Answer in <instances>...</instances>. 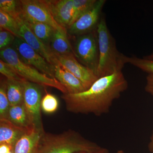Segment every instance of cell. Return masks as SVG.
<instances>
[{
    "mask_svg": "<svg viewBox=\"0 0 153 153\" xmlns=\"http://www.w3.org/2000/svg\"><path fill=\"white\" fill-rule=\"evenodd\" d=\"M128 87L122 71L99 78L87 90L77 94H63L66 109L75 114L100 116L109 111L113 102Z\"/></svg>",
    "mask_w": 153,
    "mask_h": 153,
    "instance_id": "obj_1",
    "label": "cell"
},
{
    "mask_svg": "<svg viewBox=\"0 0 153 153\" xmlns=\"http://www.w3.org/2000/svg\"><path fill=\"white\" fill-rule=\"evenodd\" d=\"M100 147L73 130L58 134L44 131L41 134L36 153H91Z\"/></svg>",
    "mask_w": 153,
    "mask_h": 153,
    "instance_id": "obj_2",
    "label": "cell"
},
{
    "mask_svg": "<svg viewBox=\"0 0 153 153\" xmlns=\"http://www.w3.org/2000/svg\"><path fill=\"white\" fill-rule=\"evenodd\" d=\"M99 57L96 74L99 78L122 71L125 55L119 52L114 38L107 26L104 17L100 20L96 28Z\"/></svg>",
    "mask_w": 153,
    "mask_h": 153,
    "instance_id": "obj_3",
    "label": "cell"
},
{
    "mask_svg": "<svg viewBox=\"0 0 153 153\" xmlns=\"http://www.w3.org/2000/svg\"><path fill=\"white\" fill-rule=\"evenodd\" d=\"M0 56L1 60L10 65L19 76L25 80L43 87L54 88L63 94L68 93L65 87L56 78L49 77L22 61L13 47L1 50Z\"/></svg>",
    "mask_w": 153,
    "mask_h": 153,
    "instance_id": "obj_4",
    "label": "cell"
},
{
    "mask_svg": "<svg viewBox=\"0 0 153 153\" xmlns=\"http://www.w3.org/2000/svg\"><path fill=\"white\" fill-rule=\"evenodd\" d=\"M19 11L21 17L26 22L45 23L67 36V30L55 21L46 0L19 1Z\"/></svg>",
    "mask_w": 153,
    "mask_h": 153,
    "instance_id": "obj_5",
    "label": "cell"
},
{
    "mask_svg": "<svg viewBox=\"0 0 153 153\" xmlns=\"http://www.w3.org/2000/svg\"><path fill=\"white\" fill-rule=\"evenodd\" d=\"M73 50L78 61L96 74L99 57L97 32L78 36Z\"/></svg>",
    "mask_w": 153,
    "mask_h": 153,
    "instance_id": "obj_6",
    "label": "cell"
},
{
    "mask_svg": "<svg viewBox=\"0 0 153 153\" xmlns=\"http://www.w3.org/2000/svg\"><path fill=\"white\" fill-rule=\"evenodd\" d=\"M12 46L24 63L33 66L49 77L55 78V66L49 63L23 39L16 37Z\"/></svg>",
    "mask_w": 153,
    "mask_h": 153,
    "instance_id": "obj_7",
    "label": "cell"
},
{
    "mask_svg": "<svg viewBox=\"0 0 153 153\" xmlns=\"http://www.w3.org/2000/svg\"><path fill=\"white\" fill-rule=\"evenodd\" d=\"M24 104L34 127L41 132H44L41 115L42 92L40 85L25 80L24 82Z\"/></svg>",
    "mask_w": 153,
    "mask_h": 153,
    "instance_id": "obj_8",
    "label": "cell"
},
{
    "mask_svg": "<svg viewBox=\"0 0 153 153\" xmlns=\"http://www.w3.org/2000/svg\"><path fill=\"white\" fill-rule=\"evenodd\" d=\"M105 1V0H97L88 10L68 27L67 33L78 36L90 33L94 28H97Z\"/></svg>",
    "mask_w": 153,
    "mask_h": 153,
    "instance_id": "obj_9",
    "label": "cell"
},
{
    "mask_svg": "<svg viewBox=\"0 0 153 153\" xmlns=\"http://www.w3.org/2000/svg\"><path fill=\"white\" fill-rule=\"evenodd\" d=\"M19 26V38L26 43L54 66L59 64L57 57L52 52L50 47L43 43L37 38L20 15L16 17Z\"/></svg>",
    "mask_w": 153,
    "mask_h": 153,
    "instance_id": "obj_10",
    "label": "cell"
},
{
    "mask_svg": "<svg viewBox=\"0 0 153 153\" xmlns=\"http://www.w3.org/2000/svg\"><path fill=\"white\" fill-rule=\"evenodd\" d=\"M56 57L59 64L78 78L86 90L98 79L94 71L80 63L74 55H56Z\"/></svg>",
    "mask_w": 153,
    "mask_h": 153,
    "instance_id": "obj_11",
    "label": "cell"
},
{
    "mask_svg": "<svg viewBox=\"0 0 153 153\" xmlns=\"http://www.w3.org/2000/svg\"><path fill=\"white\" fill-rule=\"evenodd\" d=\"M46 2L55 21L67 30L74 15V0H46Z\"/></svg>",
    "mask_w": 153,
    "mask_h": 153,
    "instance_id": "obj_12",
    "label": "cell"
},
{
    "mask_svg": "<svg viewBox=\"0 0 153 153\" xmlns=\"http://www.w3.org/2000/svg\"><path fill=\"white\" fill-rule=\"evenodd\" d=\"M28 131L8 120H0V144H6L14 148L18 141Z\"/></svg>",
    "mask_w": 153,
    "mask_h": 153,
    "instance_id": "obj_13",
    "label": "cell"
},
{
    "mask_svg": "<svg viewBox=\"0 0 153 153\" xmlns=\"http://www.w3.org/2000/svg\"><path fill=\"white\" fill-rule=\"evenodd\" d=\"M55 68V78L65 87L68 93H79L86 90L82 82L66 68L60 64Z\"/></svg>",
    "mask_w": 153,
    "mask_h": 153,
    "instance_id": "obj_14",
    "label": "cell"
},
{
    "mask_svg": "<svg viewBox=\"0 0 153 153\" xmlns=\"http://www.w3.org/2000/svg\"><path fill=\"white\" fill-rule=\"evenodd\" d=\"M7 120L27 131L36 129L30 120L24 103L10 106Z\"/></svg>",
    "mask_w": 153,
    "mask_h": 153,
    "instance_id": "obj_15",
    "label": "cell"
},
{
    "mask_svg": "<svg viewBox=\"0 0 153 153\" xmlns=\"http://www.w3.org/2000/svg\"><path fill=\"white\" fill-rule=\"evenodd\" d=\"M42 133L36 129L26 133L15 145L14 153H36L38 141Z\"/></svg>",
    "mask_w": 153,
    "mask_h": 153,
    "instance_id": "obj_16",
    "label": "cell"
},
{
    "mask_svg": "<svg viewBox=\"0 0 153 153\" xmlns=\"http://www.w3.org/2000/svg\"><path fill=\"white\" fill-rule=\"evenodd\" d=\"M49 47L55 56L74 55V49L67 36L56 30L53 33Z\"/></svg>",
    "mask_w": 153,
    "mask_h": 153,
    "instance_id": "obj_17",
    "label": "cell"
},
{
    "mask_svg": "<svg viewBox=\"0 0 153 153\" xmlns=\"http://www.w3.org/2000/svg\"><path fill=\"white\" fill-rule=\"evenodd\" d=\"M24 81H12L7 79V95L11 106L24 103Z\"/></svg>",
    "mask_w": 153,
    "mask_h": 153,
    "instance_id": "obj_18",
    "label": "cell"
},
{
    "mask_svg": "<svg viewBox=\"0 0 153 153\" xmlns=\"http://www.w3.org/2000/svg\"><path fill=\"white\" fill-rule=\"evenodd\" d=\"M33 33L44 44L49 46L55 29L52 26L41 22H26Z\"/></svg>",
    "mask_w": 153,
    "mask_h": 153,
    "instance_id": "obj_19",
    "label": "cell"
},
{
    "mask_svg": "<svg viewBox=\"0 0 153 153\" xmlns=\"http://www.w3.org/2000/svg\"><path fill=\"white\" fill-rule=\"evenodd\" d=\"M0 29L6 30L19 38V26L17 19L10 14L0 10Z\"/></svg>",
    "mask_w": 153,
    "mask_h": 153,
    "instance_id": "obj_20",
    "label": "cell"
},
{
    "mask_svg": "<svg viewBox=\"0 0 153 153\" xmlns=\"http://www.w3.org/2000/svg\"><path fill=\"white\" fill-rule=\"evenodd\" d=\"M125 63H129L149 74L153 75V60L140 58L136 56H125Z\"/></svg>",
    "mask_w": 153,
    "mask_h": 153,
    "instance_id": "obj_21",
    "label": "cell"
},
{
    "mask_svg": "<svg viewBox=\"0 0 153 153\" xmlns=\"http://www.w3.org/2000/svg\"><path fill=\"white\" fill-rule=\"evenodd\" d=\"M7 79H1L0 84V120L7 119L10 104L7 93Z\"/></svg>",
    "mask_w": 153,
    "mask_h": 153,
    "instance_id": "obj_22",
    "label": "cell"
},
{
    "mask_svg": "<svg viewBox=\"0 0 153 153\" xmlns=\"http://www.w3.org/2000/svg\"><path fill=\"white\" fill-rule=\"evenodd\" d=\"M97 0H74V13L70 25L89 10Z\"/></svg>",
    "mask_w": 153,
    "mask_h": 153,
    "instance_id": "obj_23",
    "label": "cell"
},
{
    "mask_svg": "<svg viewBox=\"0 0 153 153\" xmlns=\"http://www.w3.org/2000/svg\"><path fill=\"white\" fill-rule=\"evenodd\" d=\"M59 107L57 97L52 94L47 93L42 97L41 108L42 111L47 114H52L57 111Z\"/></svg>",
    "mask_w": 153,
    "mask_h": 153,
    "instance_id": "obj_24",
    "label": "cell"
},
{
    "mask_svg": "<svg viewBox=\"0 0 153 153\" xmlns=\"http://www.w3.org/2000/svg\"><path fill=\"white\" fill-rule=\"evenodd\" d=\"M0 72L8 80L19 82L26 80L19 76L10 65L1 59L0 60Z\"/></svg>",
    "mask_w": 153,
    "mask_h": 153,
    "instance_id": "obj_25",
    "label": "cell"
},
{
    "mask_svg": "<svg viewBox=\"0 0 153 153\" xmlns=\"http://www.w3.org/2000/svg\"><path fill=\"white\" fill-rule=\"evenodd\" d=\"M0 10H1L12 16L16 18L20 15L19 11V1L1 0Z\"/></svg>",
    "mask_w": 153,
    "mask_h": 153,
    "instance_id": "obj_26",
    "label": "cell"
},
{
    "mask_svg": "<svg viewBox=\"0 0 153 153\" xmlns=\"http://www.w3.org/2000/svg\"><path fill=\"white\" fill-rule=\"evenodd\" d=\"M16 37L8 31L1 30L0 31V49L3 50L13 44Z\"/></svg>",
    "mask_w": 153,
    "mask_h": 153,
    "instance_id": "obj_27",
    "label": "cell"
},
{
    "mask_svg": "<svg viewBox=\"0 0 153 153\" xmlns=\"http://www.w3.org/2000/svg\"><path fill=\"white\" fill-rule=\"evenodd\" d=\"M145 90L153 96V75L149 74L146 77V84Z\"/></svg>",
    "mask_w": 153,
    "mask_h": 153,
    "instance_id": "obj_28",
    "label": "cell"
},
{
    "mask_svg": "<svg viewBox=\"0 0 153 153\" xmlns=\"http://www.w3.org/2000/svg\"><path fill=\"white\" fill-rule=\"evenodd\" d=\"M14 148L10 145L6 144H0V153H8L14 151Z\"/></svg>",
    "mask_w": 153,
    "mask_h": 153,
    "instance_id": "obj_29",
    "label": "cell"
},
{
    "mask_svg": "<svg viewBox=\"0 0 153 153\" xmlns=\"http://www.w3.org/2000/svg\"><path fill=\"white\" fill-rule=\"evenodd\" d=\"M91 153H109V151L105 148L100 147L98 149Z\"/></svg>",
    "mask_w": 153,
    "mask_h": 153,
    "instance_id": "obj_30",
    "label": "cell"
},
{
    "mask_svg": "<svg viewBox=\"0 0 153 153\" xmlns=\"http://www.w3.org/2000/svg\"><path fill=\"white\" fill-rule=\"evenodd\" d=\"M145 59H149V60H153V53L151 55H148V56H145L143 57Z\"/></svg>",
    "mask_w": 153,
    "mask_h": 153,
    "instance_id": "obj_31",
    "label": "cell"
},
{
    "mask_svg": "<svg viewBox=\"0 0 153 153\" xmlns=\"http://www.w3.org/2000/svg\"><path fill=\"white\" fill-rule=\"evenodd\" d=\"M150 149L153 152V135L152 137V141H151L150 144Z\"/></svg>",
    "mask_w": 153,
    "mask_h": 153,
    "instance_id": "obj_32",
    "label": "cell"
},
{
    "mask_svg": "<svg viewBox=\"0 0 153 153\" xmlns=\"http://www.w3.org/2000/svg\"><path fill=\"white\" fill-rule=\"evenodd\" d=\"M117 153H125L124 152H123V151L122 150H120L118 151Z\"/></svg>",
    "mask_w": 153,
    "mask_h": 153,
    "instance_id": "obj_33",
    "label": "cell"
},
{
    "mask_svg": "<svg viewBox=\"0 0 153 153\" xmlns=\"http://www.w3.org/2000/svg\"><path fill=\"white\" fill-rule=\"evenodd\" d=\"M88 153V152H78V153Z\"/></svg>",
    "mask_w": 153,
    "mask_h": 153,
    "instance_id": "obj_34",
    "label": "cell"
},
{
    "mask_svg": "<svg viewBox=\"0 0 153 153\" xmlns=\"http://www.w3.org/2000/svg\"><path fill=\"white\" fill-rule=\"evenodd\" d=\"M8 153H14V151H11V152H9Z\"/></svg>",
    "mask_w": 153,
    "mask_h": 153,
    "instance_id": "obj_35",
    "label": "cell"
}]
</instances>
